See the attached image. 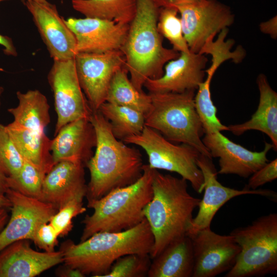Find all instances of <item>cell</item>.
<instances>
[{
    "label": "cell",
    "mask_w": 277,
    "mask_h": 277,
    "mask_svg": "<svg viewBox=\"0 0 277 277\" xmlns=\"http://www.w3.org/2000/svg\"><path fill=\"white\" fill-rule=\"evenodd\" d=\"M8 209H0V232L3 229L9 220Z\"/></svg>",
    "instance_id": "cell-41"
},
{
    "label": "cell",
    "mask_w": 277,
    "mask_h": 277,
    "mask_svg": "<svg viewBox=\"0 0 277 277\" xmlns=\"http://www.w3.org/2000/svg\"><path fill=\"white\" fill-rule=\"evenodd\" d=\"M3 91H4V88L2 86H0V107H1V98L2 95L3 93Z\"/></svg>",
    "instance_id": "cell-45"
},
{
    "label": "cell",
    "mask_w": 277,
    "mask_h": 277,
    "mask_svg": "<svg viewBox=\"0 0 277 277\" xmlns=\"http://www.w3.org/2000/svg\"><path fill=\"white\" fill-rule=\"evenodd\" d=\"M83 201L74 200L69 202L51 216L48 222L53 227L58 236L67 235L73 228V219L86 212Z\"/></svg>",
    "instance_id": "cell-34"
},
{
    "label": "cell",
    "mask_w": 277,
    "mask_h": 277,
    "mask_svg": "<svg viewBox=\"0 0 277 277\" xmlns=\"http://www.w3.org/2000/svg\"><path fill=\"white\" fill-rule=\"evenodd\" d=\"M98 111L108 121L113 135L119 140L140 134L145 127V115L131 108L105 102Z\"/></svg>",
    "instance_id": "cell-29"
},
{
    "label": "cell",
    "mask_w": 277,
    "mask_h": 277,
    "mask_svg": "<svg viewBox=\"0 0 277 277\" xmlns=\"http://www.w3.org/2000/svg\"><path fill=\"white\" fill-rule=\"evenodd\" d=\"M11 215L0 232V251L14 242L32 240L38 227L48 222L57 210L51 205L9 188Z\"/></svg>",
    "instance_id": "cell-13"
},
{
    "label": "cell",
    "mask_w": 277,
    "mask_h": 277,
    "mask_svg": "<svg viewBox=\"0 0 277 277\" xmlns=\"http://www.w3.org/2000/svg\"><path fill=\"white\" fill-rule=\"evenodd\" d=\"M89 120L95 129L96 144L85 166L90 176L87 204L134 183L142 175L144 165L140 150L115 137L108 121L98 111H93Z\"/></svg>",
    "instance_id": "cell-1"
},
{
    "label": "cell",
    "mask_w": 277,
    "mask_h": 277,
    "mask_svg": "<svg viewBox=\"0 0 277 277\" xmlns=\"http://www.w3.org/2000/svg\"><path fill=\"white\" fill-rule=\"evenodd\" d=\"M212 157L219 158L217 174H236L246 178L269 162L267 154L273 148L272 144L265 142L261 151H252L238 144L220 131L205 134L202 138Z\"/></svg>",
    "instance_id": "cell-15"
},
{
    "label": "cell",
    "mask_w": 277,
    "mask_h": 277,
    "mask_svg": "<svg viewBox=\"0 0 277 277\" xmlns=\"http://www.w3.org/2000/svg\"><path fill=\"white\" fill-rule=\"evenodd\" d=\"M184 37L191 52L199 53L207 40L234 21L230 7L217 0H204L176 7Z\"/></svg>",
    "instance_id": "cell-10"
},
{
    "label": "cell",
    "mask_w": 277,
    "mask_h": 277,
    "mask_svg": "<svg viewBox=\"0 0 277 277\" xmlns=\"http://www.w3.org/2000/svg\"><path fill=\"white\" fill-rule=\"evenodd\" d=\"M47 79L53 92L57 114L54 135L72 121L90 118L93 111L80 86L74 58L53 61Z\"/></svg>",
    "instance_id": "cell-9"
},
{
    "label": "cell",
    "mask_w": 277,
    "mask_h": 277,
    "mask_svg": "<svg viewBox=\"0 0 277 277\" xmlns=\"http://www.w3.org/2000/svg\"><path fill=\"white\" fill-rule=\"evenodd\" d=\"M7 177L0 173V192L5 194L9 189L7 181Z\"/></svg>",
    "instance_id": "cell-43"
},
{
    "label": "cell",
    "mask_w": 277,
    "mask_h": 277,
    "mask_svg": "<svg viewBox=\"0 0 277 277\" xmlns=\"http://www.w3.org/2000/svg\"><path fill=\"white\" fill-rule=\"evenodd\" d=\"M63 262L62 252H40L21 240L0 251V277H34Z\"/></svg>",
    "instance_id": "cell-20"
},
{
    "label": "cell",
    "mask_w": 277,
    "mask_h": 277,
    "mask_svg": "<svg viewBox=\"0 0 277 277\" xmlns=\"http://www.w3.org/2000/svg\"><path fill=\"white\" fill-rule=\"evenodd\" d=\"M189 236L194 259L192 277H214L234 266L241 249L231 234L220 235L208 228Z\"/></svg>",
    "instance_id": "cell-12"
},
{
    "label": "cell",
    "mask_w": 277,
    "mask_h": 277,
    "mask_svg": "<svg viewBox=\"0 0 277 277\" xmlns=\"http://www.w3.org/2000/svg\"><path fill=\"white\" fill-rule=\"evenodd\" d=\"M128 74L125 67L116 71L110 83L106 102L131 108L145 115L151 107L150 95L137 89Z\"/></svg>",
    "instance_id": "cell-28"
},
{
    "label": "cell",
    "mask_w": 277,
    "mask_h": 277,
    "mask_svg": "<svg viewBox=\"0 0 277 277\" xmlns=\"http://www.w3.org/2000/svg\"><path fill=\"white\" fill-rule=\"evenodd\" d=\"M5 1L9 0H0V3ZM0 45L4 47L3 51L6 55L13 56L17 55L12 40L9 37L0 34Z\"/></svg>",
    "instance_id": "cell-39"
},
{
    "label": "cell",
    "mask_w": 277,
    "mask_h": 277,
    "mask_svg": "<svg viewBox=\"0 0 277 277\" xmlns=\"http://www.w3.org/2000/svg\"><path fill=\"white\" fill-rule=\"evenodd\" d=\"M277 178V159H274L254 172L250 177L247 185L248 189L254 190Z\"/></svg>",
    "instance_id": "cell-36"
},
{
    "label": "cell",
    "mask_w": 277,
    "mask_h": 277,
    "mask_svg": "<svg viewBox=\"0 0 277 277\" xmlns=\"http://www.w3.org/2000/svg\"><path fill=\"white\" fill-rule=\"evenodd\" d=\"M96 144L95 129L89 119L72 121L62 127L51 140L50 150L54 165L68 161L86 166Z\"/></svg>",
    "instance_id": "cell-21"
},
{
    "label": "cell",
    "mask_w": 277,
    "mask_h": 277,
    "mask_svg": "<svg viewBox=\"0 0 277 277\" xmlns=\"http://www.w3.org/2000/svg\"><path fill=\"white\" fill-rule=\"evenodd\" d=\"M85 167L68 161L55 163L45 176L39 200L57 211L73 200H83L87 191Z\"/></svg>",
    "instance_id": "cell-19"
},
{
    "label": "cell",
    "mask_w": 277,
    "mask_h": 277,
    "mask_svg": "<svg viewBox=\"0 0 277 277\" xmlns=\"http://www.w3.org/2000/svg\"><path fill=\"white\" fill-rule=\"evenodd\" d=\"M276 16L266 22H262L260 25V30L269 34L272 38L276 39L277 36Z\"/></svg>",
    "instance_id": "cell-38"
},
{
    "label": "cell",
    "mask_w": 277,
    "mask_h": 277,
    "mask_svg": "<svg viewBox=\"0 0 277 277\" xmlns=\"http://www.w3.org/2000/svg\"><path fill=\"white\" fill-rule=\"evenodd\" d=\"M240 247L226 277L261 276L277 271V214L261 216L230 233Z\"/></svg>",
    "instance_id": "cell-7"
},
{
    "label": "cell",
    "mask_w": 277,
    "mask_h": 277,
    "mask_svg": "<svg viewBox=\"0 0 277 277\" xmlns=\"http://www.w3.org/2000/svg\"><path fill=\"white\" fill-rule=\"evenodd\" d=\"M65 22L75 37L77 53L120 50L129 27V24L88 17H71Z\"/></svg>",
    "instance_id": "cell-16"
},
{
    "label": "cell",
    "mask_w": 277,
    "mask_h": 277,
    "mask_svg": "<svg viewBox=\"0 0 277 277\" xmlns=\"http://www.w3.org/2000/svg\"><path fill=\"white\" fill-rule=\"evenodd\" d=\"M259 102L250 119L243 123L230 125L227 131L241 135L249 130L260 131L270 139L274 150H277V93L271 87L266 76L260 74L256 78Z\"/></svg>",
    "instance_id": "cell-22"
},
{
    "label": "cell",
    "mask_w": 277,
    "mask_h": 277,
    "mask_svg": "<svg viewBox=\"0 0 277 277\" xmlns=\"http://www.w3.org/2000/svg\"><path fill=\"white\" fill-rule=\"evenodd\" d=\"M148 254L132 253L123 256L113 263L104 277H144L151 263Z\"/></svg>",
    "instance_id": "cell-32"
},
{
    "label": "cell",
    "mask_w": 277,
    "mask_h": 277,
    "mask_svg": "<svg viewBox=\"0 0 277 277\" xmlns=\"http://www.w3.org/2000/svg\"><path fill=\"white\" fill-rule=\"evenodd\" d=\"M208 58L200 53L180 52L179 56L169 61L163 75L156 79H148L144 85L149 93H182L196 90L205 77Z\"/></svg>",
    "instance_id": "cell-18"
},
{
    "label": "cell",
    "mask_w": 277,
    "mask_h": 277,
    "mask_svg": "<svg viewBox=\"0 0 277 277\" xmlns=\"http://www.w3.org/2000/svg\"><path fill=\"white\" fill-rule=\"evenodd\" d=\"M159 10L151 0H136V13L120 49L129 78L141 91L147 80L161 77L165 65L180 54L163 46L157 28Z\"/></svg>",
    "instance_id": "cell-4"
},
{
    "label": "cell",
    "mask_w": 277,
    "mask_h": 277,
    "mask_svg": "<svg viewBox=\"0 0 277 277\" xmlns=\"http://www.w3.org/2000/svg\"><path fill=\"white\" fill-rule=\"evenodd\" d=\"M153 169L143 166L141 176L134 183L114 189L102 198L87 204L93 209L82 221V242L101 231L119 232L132 228L145 218L144 210L153 195Z\"/></svg>",
    "instance_id": "cell-5"
},
{
    "label": "cell",
    "mask_w": 277,
    "mask_h": 277,
    "mask_svg": "<svg viewBox=\"0 0 277 277\" xmlns=\"http://www.w3.org/2000/svg\"><path fill=\"white\" fill-rule=\"evenodd\" d=\"M63 0H62V1H63Z\"/></svg>",
    "instance_id": "cell-46"
},
{
    "label": "cell",
    "mask_w": 277,
    "mask_h": 277,
    "mask_svg": "<svg viewBox=\"0 0 277 277\" xmlns=\"http://www.w3.org/2000/svg\"><path fill=\"white\" fill-rule=\"evenodd\" d=\"M72 8L85 17L130 24L136 11V0H71Z\"/></svg>",
    "instance_id": "cell-27"
},
{
    "label": "cell",
    "mask_w": 277,
    "mask_h": 277,
    "mask_svg": "<svg viewBox=\"0 0 277 277\" xmlns=\"http://www.w3.org/2000/svg\"><path fill=\"white\" fill-rule=\"evenodd\" d=\"M153 244L152 233L145 218L128 230L98 232L78 244L67 240L62 243L59 250L64 265L78 269L85 276L104 277L115 261L123 256L150 255Z\"/></svg>",
    "instance_id": "cell-2"
},
{
    "label": "cell",
    "mask_w": 277,
    "mask_h": 277,
    "mask_svg": "<svg viewBox=\"0 0 277 277\" xmlns=\"http://www.w3.org/2000/svg\"><path fill=\"white\" fill-rule=\"evenodd\" d=\"M153 195L144 210L154 238L150 256L157 255L167 246L187 234L193 220L192 213L201 200L187 190V181L153 169Z\"/></svg>",
    "instance_id": "cell-3"
},
{
    "label": "cell",
    "mask_w": 277,
    "mask_h": 277,
    "mask_svg": "<svg viewBox=\"0 0 277 277\" xmlns=\"http://www.w3.org/2000/svg\"><path fill=\"white\" fill-rule=\"evenodd\" d=\"M23 163L24 159L6 126L0 124V173L6 177L13 176L19 172Z\"/></svg>",
    "instance_id": "cell-33"
},
{
    "label": "cell",
    "mask_w": 277,
    "mask_h": 277,
    "mask_svg": "<svg viewBox=\"0 0 277 277\" xmlns=\"http://www.w3.org/2000/svg\"><path fill=\"white\" fill-rule=\"evenodd\" d=\"M159 8L174 7L200 3L204 0H151Z\"/></svg>",
    "instance_id": "cell-37"
},
{
    "label": "cell",
    "mask_w": 277,
    "mask_h": 277,
    "mask_svg": "<svg viewBox=\"0 0 277 277\" xmlns=\"http://www.w3.org/2000/svg\"><path fill=\"white\" fill-rule=\"evenodd\" d=\"M59 237L53 227L46 222L41 225L35 232L32 241L39 249L46 252L55 251Z\"/></svg>",
    "instance_id": "cell-35"
},
{
    "label": "cell",
    "mask_w": 277,
    "mask_h": 277,
    "mask_svg": "<svg viewBox=\"0 0 277 277\" xmlns=\"http://www.w3.org/2000/svg\"><path fill=\"white\" fill-rule=\"evenodd\" d=\"M22 1H23V2H25L26 1H32L37 3L44 4H47L49 3V2H48L47 0H22Z\"/></svg>",
    "instance_id": "cell-44"
},
{
    "label": "cell",
    "mask_w": 277,
    "mask_h": 277,
    "mask_svg": "<svg viewBox=\"0 0 277 277\" xmlns=\"http://www.w3.org/2000/svg\"><path fill=\"white\" fill-rule=\"evenodd\" d=\"M176 7L160 8L157 28L163 37L172 45V49L178 52H190L184 37L181 18Z\"/></svg>",
    "instance_id": "cell-31"
},
{
    "label": "cell",
    "mask_w": 277,
    "mask_h": 277,
    "mask_svg": "<svg viewBox=\"0 0 277 277\" xmlns=\"http://www.w3.org/2000/svg\"><path fill=\"white\" fill-rule=\"evenodd\" d=\"M152 260L148 277H192L194 259L190 238L186 235L175 240Z\"/></svg>",
    "instance_id": "cell-23"
},
{
    "label": "cell",
    "mask_w": 277,
    "mask_h": 277,
    "mask_svg": "<svg viewBox=\"0 0 277 277\" xmlns=\"http://www.w3.org/2000/svg\"><path fill=\"white\" fill-rule=\"evenodd\" d=\"M195 91L148 93L151 103L145 115V126L172 142L188 145L212 158L201 138L204 132L195 106Z\"/></svg>",
    "instance_id": "cell-6"
},
{
    "label": "cell",
    "mask_w": 277,
    "mask_h": 277,
    "mask_svg": "<svg viewBox=\"0 0 277 277\" xmlns=\"http://www.w3.org/2000/svg\"><path fill=\"white\" fill-rule=\"evenodd\" d=\"M25 4L53 61L73 59L77 54L75 37L55 5L26 1Z\"/></svg>",
    "instance_id": "cell-17"
},
{
    "label": "cell",
    "mask_w": 277,
    "mask_h": 277,
    "mask_svg": "<svg viewBox=\"0 0 277 277\" xmlns=\"http://www.w3.org/2000/svg\"><path fill=\"white\" fill-rule=\"evenodd\" d=\"M6 126L23 159L47 173L54 165L50 150L51 139L45 132L31 131L12 123Z\"/></svg>",
    "instance_id": "cell-25"
},
{
    "label": "cell",
    "mask_w": 277,
    "mask_h": 277,
    "mask_svg": "<svg viewBox=\"0 0 277 277\" xmlns=\"http://www.w3.org/2000/svg\"><path fill=\"white\" fill-rule=\"evenodd\" d=\"M123 142L143 149L151 169L177 173L189 181L195 191H203L204 178L196 163L201 153L194 148L185 144H176L146 126L141 133L128 137Z\"/></svg>",
    "instance_id": "cell-8"
},
{
    "label": "cell",
    "mask_w": 277,
    "mask_h": 277,
    "mask_svg": "<svg viewBox=\"0 0 277 277\" xmlns=\"http://www.w3.org/2000/svg\"><path fill=\"white\" fill-rule=\"evenodd\" d=\"M17 105L8 109L12 122L18 127L37 132H45L50 123V105L46 96L39 90L16 92Z\"/></svg>",
    "instance_id": "cell-24"
},
{
    "label": "cell",
    "mask_w": 277,
    "mask_h": 277,
    "mask_svg": "<svg viewBox=\"0 0 277 277\" xmlns=\"http://www.w3.org/2000/svg\"><path fill=\"white\" fill-rule=\"evenodd\" d=\"M47 172L26 160L14 176L7 177L9 188L28 196L39 199L43 181Z\"/></svg>",
    "instance_id": "cell-30"
},
{
    "label": "cell",
    "mask_w": 277,
    "mask_h": 277,
    "mask_svg": "<svg viewBox=\"0 0 277 277\" xmlns=\"http://www.w3.org/2000/svg\"><path fill=\"white\" fill-rule=\"evenodd\" d=\"M75 69L82 89L93 111H98L106 98L111 81L117 70L125 67L121 50L105 53H77Z\"/></svg>",
    "instance_id": "cell-11"
},
{
    "label": "cell",
    "mask_w": 277,
    "mask_h": 277,
    "mask_svg": "<svg viewBox=\"0 0 277 277\" xmlns=\"http://www.w3.org/2000/svg\"><path fill=\"white\" fill-rule=\"evenodd\" d=\"M56 275L61 277H84L85 275L78 269L64 265L56 270Z\"/></svg>",
    "instance_id": "cell-40"
},
{
    "label": "cell",
    "mask_w": 277,
    "mask_h": 277,
    "mask_svg": "<svg viewBox=\"0 0 277 277\" xmlns=\"http://www.w3.org/2000/svg\"><path fill=\"white\" fill-rule=\"evenodd\" d=\"M197 165L204 178V193L201 200L196 216L193 218L187 235L210 228L211 221L219 209L231 199L244 194L261 195L270 199H276V193L268 189H248L245 187L238 190L223 186L217 180V172L212 163V158L200 154Z\"/></svg>",
    "instance_id": "cell-14"
},
{
    "label": "cell",
    "mask_w": 277,
    "mask_h": 277,
    "mask_svg": "<svg viewBox=\"0 0 277 277\" xmlns=\"http://www.w3.org/2000/svg\"><path fill=\"white\" fill-rule=\"evenodd\" d=\"M11 203L5 194L0 192V209H10Z\"/></svg>",
    "instance_id": "cell-42"
},
{
    "label": "cell",
    "mask_w": 277,
    "mask_h": 277,
    "mask_svg": "<svg viewBox=\"0 0 277 277\" xmlns=\"http://www.w3.org/2000/svg\"><path fill=\"white\" fill-rule=\"evenodd\" d=\"M209 55L212 57L211 64L205 70L206 77L199 86L194 96L195 108L202 123L204 134L227 131V126L223 125L216 115L217 109L211 98L210 84L214 73L223 63L228 60V56L220 49L212 50Z\"/></svg>",
    "instance_id": "cell-26"
}]
</instances>
